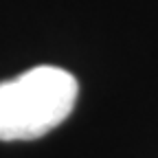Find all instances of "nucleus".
I'll return each mask as SVG.
<instances>
[{"instance_id": "nucleus-1", "label": "nucleus", "mask_w": 158, "mask_h": 158, "mask_svg": "<svg viewBox=\"0 0 158 158\" xmlns=\"http://www.w3.org/2000/svg\"><path fill=\"white\" fill-rule=\"evenodd\" d=\"M77 79L57 66H35L0 84V141H33L73 112Z\"/></svg>"}]
</instances>
